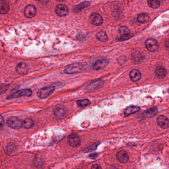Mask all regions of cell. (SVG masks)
<instances>
[{"instance_id": "cell-1", "label": "cell", "mask_w": 169, "mask_h": 169, "mask_svg": "<svg viewBox=\"0 0 169 169\" xmlns=\"http://www.w3.org/2000/svg\"><path fill=\"white\" fill-rule=\"evenodd\" d=\"M54 91V86L52 85L46 86L39 89L37 92V95L40 99H44L51 95Z\"/></svg>"}, {"instance_id": "cell-2", "label": "cell", "mask_w": 169, "mask_h": 169, "mask_svg": "<svg viewBox=\"0 0 169 169\" xmlns=\"http://www.w3.org/2000/svg\"><path fill=\"white\" fill-rule=\"evenodd\" d=\"M6 124L14 129H19L23 127V121L16 116H11L6 121Z\"/></svg>"}, {"instance_id": "cell-3", "label": "cell", "mask_w": 169, "mask_h": 169, "mask_svg": "<svg viewBox=\"0 0 169 169\" xmlns=\"http://www.w3.org/2000/svg\"><path fill=\"white\" fill-rule=\"evenodd\" d=\"M32 91L30 89H22L21 90L16 91L13 93V94L10 95L9 96L6 97L7 99H14V98H18L21 97L22 96H31L32 95Z\"/></svg>"}, {"instance_id": "cell-4", "label": "cell", "mask_w": 169, "mask_h": 169, "mask_svg": "<svg viewBox=\"0 0 169 169\" xmlns=\"http://www.w3.org/2000/svg\"><path fill=\"white\" fill-rule=\"evenodd\" d=\"M82 67L78 64H73L67 67L64 70V72L68 75L75 74L82 72Z\"/></svg>"}, {"instance_id": "cell-5", "label": "cell", "mask_w": 169, "mask_h": 169, "mask_svg": "<svg viewBox=\"0 0 169 169\" xmlns=\"http://www.w3.org/2000/svg\"><path fill=\"white\" fill-rule=\"evenodd\" d=\"M145 46L150 52H155L159 48L158 42L154 38L147 39L145 42Z\"/></svg>"}, {"instance_id": "cell-6", "label": "cell", "mask_w": 169, "mask_h": 169, "mask_svg": "<svg viewBox=\"0 0 169 169\" xmlns=\"http://www.w3.org/2000/svg\"><path fill=\"white\" fill-rule=\"evenodd\" d=\"M67 142L70 146L72 147H77L80 145L81 141L79 136L77 134H70L67 138Z\"/></svg>"}, {"instance_id": "cell-7", "label": "cell", "mask_w": 169, "mask_h": 169, "mask_svg": "<svg viewBox=\"0 0 169 169\" xmlns=\"http://www.w3.org/2000/svg\"><path fill=\"white\" fill-rule=\"evenodd\" d=\"M104 81H103L102 80H95L92 82H91L86 86V91L91 92L95 90L99 89L103 86V85H104Z\"/></svg>"}, {"instance_id": "cell-8", "label": "cell", "mask_w": 169, "mask_h": 169, "mask_svg": "<svg viewBox=\"0 0 169 169\" xmlns=\"http://www.w3.org/2000/svg\"><path fill=\"white\" fill-rule=\"evenodd\" d=\"M90 23L94 26H101L103 23V19L100 14L97 13H94L91 14L90 16Z\"/></svg>"}, {"instance_id": "cell-9", "label": "cell", "mask_w": 169, "mask_h": 169, "mask_svg": "<svg viewBox=\"0 0 169 169\" xmlns=\"http://www.w3.org/2000/svg\"><path fill=\"white\" fill-rule=\"evenodd\" d=\"M55 12L58 16H65L68 14L69 9L65 5L59 4L56 6Z\"/></svg>"}, {"instance_id": "cell-10", "label": "cell", "mask_w": 169, "mask_h": 169, "mask_svg": "<svg viewBox=\"0 0 169 169\" xmlns=\"http://www.w3.org/2000/svg\"><path fill=\"white\" fill-rule=\"evenodd\" d=\"M24 14L26 18H33L36 14V9L33 5H28L24 9Z\"/></svg>"}, {"instance_id": "cell-11", "label": "cell", "mask_w": 169, "mask_h": 169, "mask_svg": "<svg viewBox=\"0 0 169 169\" xmlns=\"http://www.w3.org/2000/svg\"><path fill=\"white\" fill-rule=\"evenodd\" d=\"M157 123L160 127L164 129L169 128V120L164 115H161L157 119Z\"/></svg>"}, {"instance_id": "cell-12", "label": "cell", "mask_w": 169, "mask_h": 169, "mask_svg": "<svg viewBox=\"0 0 169 169\" xmlns=\"http://www.w3.org/2000/svg\"><path fill=\"white\" fill-rule=\"evenodd\" d=\"M53 114L56 118L62 119L66 116L67 111L63 107H58L53 110Z\"/></svg>"}, {"instance_id": "cell-13", "label": "cell", "mask_w": 169, "mask_h": 169, "mask_svg": "<svg viewBox=\"0 0 169 169\" xmlns=\"http://www.w3.org/2000/svg\"><path fill=\"white\" fill-rule=\"evenodd\" d=\"M116 159L120 163L125 164L129 160V156L128 153L124 151H120L116 155Z\"/></svg>"}, {"instance_id": "cell-14", "label": "cell", "mask_w": 169, "mask_h": 169, "mask_svg": "<svg viewBox=\"0 0 169 169\" xmlns=\"http://www.w3.org/2000/svg\"><path fill=\"white\" fill-rule=\"evenodd\" d=\"M16 71L21 75H24L28 72V67L25 62H20L16 67Z\"/></svg>"}, {"instance_id": "cell-15", "label": "cell", "mask_w": 169, "mask_h": 169, "mask_svg": "<svg viewBox=\"0 0 169 169\" xmlns=\"http://www.w3.org/2000/svg\"><path fill=\"white\" fill-rule=\"evenodd\" d=\"M109 62L108 60L102 59L98 60L94 63L93 65V68L95 70H99L103 69L106 65H108Z\"/></svg>"}, {"instance_id": "cell-16", "label": "cell", "mask_w": 169, "mask_h": 169, "mask_svg": "<svg viewBox=\"0 0 169 169\" xmlns=\"http://www.w3.org/2000/svg\"><path fill=\"white\" fill-rule=\"evenodd\" d=\"M131 59L135 63L139 64L143 61L144 57L139 51H136L132 53Z\"/></svg>"}, {"instance_id": "cell-17", "label": "cell", "mask_w": 169, "mask_h": 169, "mask_svg": "<svg viewBox=\"0 0 169 169\" xmlns=\"http://www.w3.org/2000/svg\"><path fill=\"white\" fill-rule=\"evenodd\" d=\"M129 77L131 80L133 82H137L140 80L141 77V74L139 70H131L129 73Z\"/></svg>"}, {"instance_id": "cell-18", "label": "cell", "mask_w": 169, "mask_h": 169, "mask_svg": "<svg viewBox=\"0 0 169 169\" xmlns=\"http://www.w3.org/2000/svg\"><path fill=\"white\" fill-rule=\"evenodd\" d=\"M140 109V107L136 106H131L127 107L124 111V116H128L133 115V114L136 113V112L139 111Z\"/></svg>"}, {"instance_id": "cell-19", "label": "cell", "mask_w": 169, "mask_h": 169, "mask_svg": "<svg viewBox=\"0 0 169 169\" xmlns=\"http://www.w3.org/2000/svg\"><path fill=\"white\" fill-rule=\"evenodd\" d=\"M10 7L9 4L5 1L1 0L0 3V12L1 14H6L9 11Z\"/></svg>"}, {"instance_id": "cell-20", "label": "cell", "mask_w": 169, "mask_h": 169, "mask_svg": "<svg viewBox=\"0 0 169 169\" xmlns=\"http://www.w3.org/2000/svg\"><path fill=\"white\" fill-rule=\"evenodd\" d=\"M155 73L157 76L159 78H164L167 75V70L165 67L162 66H159L155 70Z\"/></svg>"}, {"instance_id": "cell-21", "label": "cell", "mask_w": 169, "mask_h": 169, "mask_svg": "<svg viewBox=\"0 0 169 169\" xmlns=\"http://www.w3.org/2000/svg\"><path fill=\"white\" fill-rule=\"evenodd\" d=\"M90 5V3L89 2H86V1L82 2V3L77 5L73 8V11L75 13H78L79 11H81L83 9L89 6Z\"/></svg>"}, {"instance_id": "cell-22", "label": "cell", "mask_w": 169, "mask_h": 169, "mask_svg": "<svg viewBox=\"0 0 169 169\" xmlns=\"http://www.w3.org/2000/svg\"><path fill=\"white\" fill-rule=\"evenodd\" d=\"M158 113V108L157 107H154L149 109L145 112V115L147 118H151L155 116Z\"/></svg>"}, {"instance_id": "cell-23", "label": "cell", "mask_w": 169, "mask_h": 169, "mask_svg": "<svg viewBox=\"0 0 169 169\" xmlns=\"http://www.w3.org/2000/svg\"><path fill=\"white\" fill-rule=\"evenodd\" d=\"M96 38L102 42H106L108 40V37L105 32L101 31L96 34Z\"/></svg>"}, {"instance_id": "cell-24", "label": "cell", "mask_w": 169, "mask_h": 169, "mask_svg": "<svg viewBox=\"0 0 169 169\" xmlns=\"http://www.w3.org/2000/svg\"><path fill=\"white\" fill-rule=\"evenodd\" d=\"M150 18L148 14L147 13H141L139 14L138 16L137 17V21L139 23H146L149 21Z\"/></svg>"}, {"instance_id": "cell-25", "label": "cell", "mask_w": 169, "mask_h": 169, "mask_svg": "<svg viewBox=\"0 0 169 169\" xmlns=\"http://www.w3.org/2000/svg\"><path fill=\"white\" fill-rule=\"evenodd\" d=\"M147 4L151 8L153 9H157L159 8L160 6V2L159 0H148Z\"/></svg>"}, {"instance_id": "cell-26", "label": "cell", "mask_w": 169, "mask_h": 169, "mask_svg": "<svg viewBox=\"0 0 169 169\" xmlns=\"http://www.w3.org/2000/svg\"><path fill=\"white\" fill-rule=\"evenodd\" d=\"M34 121L31 119H26L23 121V127L26 129H29L33 126Z\"/></svg>"}, {"instance_id": "cell-27", "label": "cell", "mask_w": 169, "mask_h": 169, "mask_svg": "<svg viewBox=\"0 0 169 169\" xmlns=\"http://www.w3.org/2000/svg\"><path fill=\"white\" fill-rule=\"evenodd\" d=\"M77 104L78 107H85L90 104V101L88 99H85L82 100H78L77 101Z\"/></svg>"}, {"instance_id": "cell-28", "label": "cell", "mask_w": 169, "mask_h": 169, "mask_svg": "<svg viewBox=\"0 0 169 169\" xmlns=\"http://www.w3.org/2000/svg\"><path fill=\"white\" fill-rule=\"evenodd\" d=\"M99 144H100V142H96L95 143L93 144L92 145H90L89 146L87 147V148L85 149L83 151V152L86 153L93 151L94 150H96Z\"/></svg>"}, {"instance_id": "cell-29", "label": "cell", "mask_w": 169, "mask_h": 169, "mask_svg": "<svg viewBox=\"0 0 169 169\" xmlns=\"http://www.w3.org/2000/svg\"><path fill=\"white\" fill-rule=\"evenodd\" d=\"M33 163L35 167L37 168H40L43 166V161L39 158H34L33 160Z\"/></svg>"}, {"instance_id": "cell-30", "label": "cell", "mask_w": 169, "mask_h": 169, "mask_svg": "<svg viewBox=\"0 0 169 169\" xmlns=\"http://www.w3.org/2000/svg\"><path fill=\"white\" fill-rule=\"evenodd\" d=\"M133 36V34L132 33H130L124 34H122L121 36L120 37V38H119V40L120 41H124V40H127L128 39H129L131 38Z\"/></svg>"}, {"instance_id": "cell-31", "label": "cell", "mask_w": 169, "mask_h": 169, "mask_svg": "<svg viewBox=\"0 0 169 169\" xmlns=\"http://www.w3.org/2000/svg\"><path fill=\"white\" fill-rule=\"evenodd\" d=\"M119 31L120 34H124L128 33H129V31L127 27L126 26H121L119 29Z\"/></svg>"}, {"instance_id": "cell-32", "label": "cell", "mask_w": 169, "mask_h": 169, "mask_svg": "<svg viewBox=\"0 0 169 169\" xmlns=\"http://www.w3.org/2000/svg\"><path fill=\"white\" fill-rule=\"evenodd\" d=\"M9 85L6 84H1V94H3L6 92L9 88Z\"/></svg>"}, {"instance_id": "cell-33", "label": "cell", "mask_w": 169, "mask_h": 169, "mask_svg": "<svg viewBox=\"0 0 169 169\" xmlns=\"http://www.w3.org/2000/svg\"><path fill=\"white\" fill-rule=\"evenodd\" d=\"M98 156H99V154H98V153H92V154H90L88 156V157H89L90 159H95L97 158Z\"/></svg>"}, {"instance_id": "cell-34", "label": "cell", "mask_w": 169, "mask_h": 169, "mask_svg": "<svg viewBox=\"0 0 169 169\" xmlns=\"http://www.w3.org/2000/svg\"><path fill=\"white\" fill-rule=\"evenodd\" d=\"M92 169H101L102 168L100 165L97 164L94 165H93L92 167H91Z\"/></svg>"}, {"instance_id": "cell-35", "label": "cell", "mask_w": 169, "mask_h": 169, "mask_svg": "<svg viewBox=\"0 0 169 169\" xmlns=\"http://www.w3.org/2000/svg\"><path fill=\"white\" fill-rule=\"evenodd\" d=\"M165 46H166L167 48L169 49V39L166 40V41H165Z\"/></svg>"}, {"instance_id": "cell-36", "label": "cell", "mask_w": 169, "mask_h": 169, "mask_svg": "<svg viewBox=\"0 0 169 169\" xmlns=\"http://www.w3.org/2000/svg\"><path fill=\"white\" fill-rule=\"evenodd\" d=\"M4 119L3 118V116H1V127L3 126V125L4 124Z\"/></svg>"}, {"instance_id": "cell-37", "label": "cell", "mask_w": 169, "mask_h": 169, "mask_svg": "<svg viewBox=\"0 0 169 169\" xmlns=\"http://www.w3.org/2000/svg\"><path fill=\"white\" fill-rule=\"evenodd\" d=\"M58 1H60V2H62V1H65V0H58Z\"/></svg>"}, {"instance_id": "cell-38", "label": "cell", "mask_w": 169, "mask_h": 169, "mask_svg": "<svg viewBox=\"0 0 169 169\" xmlns=\"http://www.w3.org/2000/svg\"><path fill=\"white\" fill-rule=\"evenodd\" d=\"M168 92H169V89H168Z\"/></svg>"}]
</instances>
